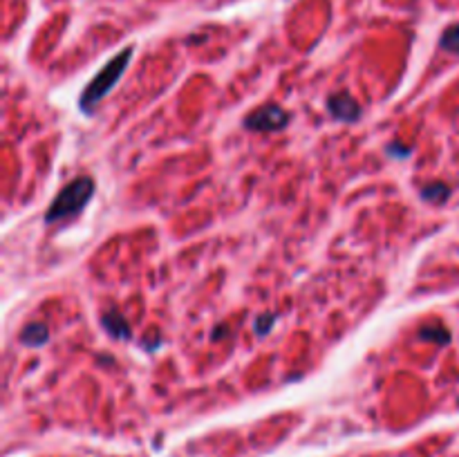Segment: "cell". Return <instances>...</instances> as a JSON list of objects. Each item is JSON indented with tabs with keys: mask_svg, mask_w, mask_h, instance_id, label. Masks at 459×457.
Instances as JSON below:
<instances>
[{
	"mask_svg": "<svg viewBox=\"0 0 459 457\" xmlns=\"http://www.w3.org/2000/svg\"><path fill=\"white\" fill-rule=\"evenodd\" d=\"M95 189H97L95 179L88 175L72 179L70 184H65L59 191V196L52 200L48 211H45V222L56 224V222L70 220L74 215H78L88 207L92 196H95Z\"/></svg>",
	"mask_w": 459,
	"mask_h": 457,
	"instance_id": "obj_1",
	"label": "cell"
},
{
	"mask_svg": "<svg viewBox=\"0 0 459 457\" xmlns=\"http://www.w3.org/2000/svg\"><path fill=\"white\" fill-rule=\"evenodd\" d=\"M130 59H132V48L121 50L117 56H114L112 61H108L106 65H103L101 72L85 86L81 99H78V106H81V110H83L85 114L95 112L97 106L103 101V97H106L114 86H117V81L123 76V72H125V67H128Z\"/></svg>",
	"mask_w": 459,
	"mask_h": 457,
	"instance_id": "obj_2",
	"label": "cell"
},
{
	"mask_svg": "<svg viewBox=\"0 0 459 457\" xmlns=\"http://www.w3.org/2000/svg\"><path fill=\"white\" fill-rule=\"evenodd\" d=\"M289 119H292V114L285 108L269 104V106H262L251 114H247L245 128L254 130V132H278V130L287 128Z\"/></svg>",
	"mask_w": 459,
	"mask_h": 457,
	"instance_id": "obj_3",
	"label": "cell"
},
{
	"mask_svg": "<svg viewBox=\"0 0 459 457\" xmlns=\"http://www.w3.org/2000/svg\"><path fill=\"white\" fill-rule=\"evenodd\" d=\"M327 112L334 117L336 121H345L354 123L361 117V106L359 101L348 93H334L327 97Z\"/></svg>",
	"mask_w": 459,
	"mask_h": 457,
	"instance_id": "obj_4",
	"label": "cell"
},
{
	"mask_svg": "<svg viewBox=\"0 0 459 457\" xmlns=\"http://www.w3.org/2000/svg\"><path fill=\"white\" fill-rule=\"evenodd\" d=\"M20 343L27 348H43L45 343L50 341V327L41 323V321H34V323H27L25 327L20 329L18 334Z\"/></svg>",
	"mask_w": 459,
	"mask_h": 457,
	"instance_id": "obj_5",
	"label": "cell"
},
{
	"mask_svg": "<svg viewBox=\"0 0 459 457\" xmlns=\"http://www.w3.org/2000/svg\"><path fill=\"white\" fill-rule=\"evenodd\" d=\"M101 323H103V327H106V332H108L112 339H119V341L125 339V341H128V339L132 336V329H130L128 321H125L123 314L117 312V310H110V312L103 314Z\"/></svg>",
	"mask_w": 459,
	"mask_h": 457,
	"instance_id": "obj_6",
	"label": "cell"
},
{
	"mask_svg": "<svg viewBox=\"0 0 459 457\" xmlns=\"http://www.w3.org/2000/svg\"><path fill=\"white\" fill-rule=\"evenodd\" d=\"M421 198L432 204H444L451 198V186L444 184V182H432V184L421 189Z\"/></svg>",
	"mask_w": 459,
	"mask_h": 457,
	"instance_id": "obj_7",
	"label": "cell"
},
{
	"mask_svg": "<svg viewBox=\"0 0 459 457\" xmlns=\"http://www.w3.org/2000/svg\"><path fill=\"white\" fill-rule=\"evenodd\" d=\"M419 336L421 339H428L432 343H439V346H446V343H451V332L441 325H426L419 329Z\"/></svg>",
	"mask_w": 459,
	"mask_h": 457,
	"instance_id": "obj_8",
	"label": "cell"
},
{
	"mask_svg": "<svg viewBox=\"0 0 459 457\" xmlns=\"http://www.w3.org/2000/svg\"><path fill=\"white\" fill-rule=\"evenodd\" d=\"M439 45H441V50H446V52L459 54V25H451L448 29H444Z\"/></svg>",
	"mask_w": 459,
	"mask_h": 457,
	"instance_id": "obj_9",
	"label": "cell"
},
{
	"mask_svg": "<svg viewBox=\"0 0 459 457\" xmlns=\"http://www.w3.org/2000/svg\"><path fill=\"white\" fill-rule=\"evenodd\" d=\"M275 318H278L275 314H262L258 321H256V334H258V336H265L269 329L275 325Z\"/></svg>",
	"mask_w": 459,
	"mask_h": 457,
	"instance_id": "obj_10",
	"label": "cell"
},
{
	"mask_svg": "<svg viewBox=\"0 0 459 457\" xmlns=\"http://www.w3.org/2000/svg\"><path fill=\"white\" fill-rule=\"evenodd\" d=\"M388 153L399 157V159H406L412 153V148L410 146H401V144H392V146H388Z\"/></svg>",
	"mask_w": 459,
	"mask_h": 457,
	"instance_id": "obj_11",
	"label": "cell"
}]
</instances>
